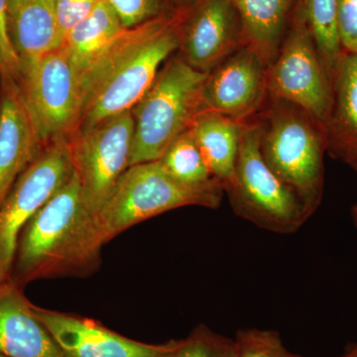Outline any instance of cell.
<instances>
[{"label": "cell", "instance_id": "1", "mask_svg": "<svg viewBox=\"0 0 357 357\" xmlns=\"http://www.w3.org/2000/svg\"><path fill=\"white\" fill-rule=\"evenodd\" d=\"M182 13L124 28L79 76L82 107L76 131L135 107L180 45Z\"/></svg>", "mask_w": 357, "mask_h": 357}, {"label": "cell", "instance_id": "2", "mask_svg": "<svg viewBox=\"0 0 357 357\" xmlns=\"http://www.w3.org/2000/svg\"><path fill=\"white\" fill-rule=\"evenodd\" d=\"M96 218L84 208L76 173L21 231L10 279L21 288L38 280L86 278L102 264Z\"/></svg>", "mask_w": 357, "mask_h": 357}, {"label": "cell", "instance_id": "3", "mask_svg": "<svg viewBox=\"0 0 357 357\" xmlns=\"http://www.w3.org/2000/svg\"><path fill=\"white\" fill-rule=\"evenodd\" d=\"M269 100V107L259 121L263 158L299 196L312 215L323 199L325 129L297 105L284 100Z\"/></svg>", "mask_w": 357, "mask_h": 357}, {"label": "cell", "instance_id": "4", "mask_svg": "<svg viewBox=\"0 0 357 357\" xmlns=\"http://www.w3.org/2000/svg\"><path fill=\"white\" fill-rule=\"evenodd\" d=\"M208 73L194 69L177 53L131 109L134 140L129 167L157 161L178 135L206 109L203 88Z\"/></svg>", "mask_w": 357, "mask_h": 357}, {"label": "cell", "instance_id": "5", "mask_svg": "<svg viewBox=\"0 0 357 357\" xmlns=\"http://www.w3.org/2000/svg\"><path fill=\"white\" fill-rule=\"evenodd\" d=\"M220 183L191 187L178 182L160 160L129 167L96 215L103 243L133 225L185 206L217 210L225 197Z\"/></svg>", "mask_w": 357, "mask_h": 357}, {"label": "cell", "instance_id": "6", "mask_svg": "<svg viewBox=\"0 0 357 357\" xmlns=\"http://www.w3.org/2000/svg\"><path fill=\"white\" fill-rule=\"evenodd\" d=\"M259 121L244 123L234 177L225 190L236 217L277 234H293L312 217L297 194L267 165Z\"/></svg>", "mask_w": 357, "mask_h": 357}, {"label": "cell", "instance_id": "7", "mask_svg": "<svg viewBox=\"0 0 357 357\" xmlns=\"http://www.w3.org/2000/svg\"><path fill=\"white\" fill-rule=\"evenodd\" d=\"M17 83L43 146L75 133L81 114V86L65 46L21 68Z\"/></svg>", "mask_w": 357, "mask_h": 357}, {"label": "cell", "instance_id": "8", "mask_svg": "<svg viewBox=\"0 0 357 357\" xmlns=\"http://www.w3.org/2000/svg\"><path fill=\"white\" fill-rule=\"evenodd\" d=\"M134 140L131 110L103 119L68 138L84 208L96 218L130 164Z\"/></svg>", "mask_w": 357, "mask_h": 357}, {"label": "cell", "instance_id": "9", "mask_svg": "<svg viewBox=\"0 0 357 357\" xmlns=\"http://www.w3.org/2000/svg\"><path fill=\"white\" fill-rule=\"evenodd\" d=\"M268 98L304 109L325 126L333 102L332 81L311 30L293 15L278 54L267 69Z\"/></svg>", "mask_w": 357, "mask_h": 357}, {"label": "cell", "instance_id": "10", "mask_svg": "<svg viewBox=\"0 0 357 357\" xmlns=\"http://www.w3.org/2000/svg\"><path fill=\"white\" fill-rule=\"evenodd\" d=\"M74 174L68 139L52 141L17 178L0 206V283L10 278L26 223Z\"/></svg>", "mask_w": 357, "mask_h": 357}, {"label": "cell", "instance_id": "11", "mask_svg": "<svg viewBox=\"0 0 357 357\" xmlns=\"http://www.w3.org/2000/svg\"><path fill=\"white\" fill-rule=\"evenodd\" d=\"M243 46V26L229 0H199L183 11L178 54L194 69L210 73Z\"/></svg>", "mask_w": 357, "mask_h": 357}, {"label": "cell", "instance_id": "12", "mask_svg": "<svg viewBox=\"0 0 357 357\" xmlns=\"http://www.w3.org/2000/svg\"><path fill=\"white\" fill-rule=\"evenodd\" d=\"M33 311L58 344L64 357H165L178 340L146 344L114 332L95 319L45 309Z\"/></svg>", "mask_w": 357, "mask_h": 357}, {"label": "cell", "instance_id": "13", "mask_svg": "<svg viewBox=\"0 0 357 357\" xmlns=\"http://www.w3.org/2000/svg\"><path fill=\"white\" fill-rule=\"evenodd\" d=\"M267 69L256 52L241 47L208 73L204 107L236 121H248L268 98Z\"/></svg>", "mask_w": 357, "mask_h": 357}, {"label": "cell", "instance_id": "14", "mask_svg": "<svg viewBox=\"0 0 357 357\" xmlns=\"http://www.w3.org/2000/svg\"><path fill=\"white\" fill-rule=\"evenodd\" d=\"M43 147L17 81L0 79V206Z\"/></svg>", "mask_w": 357, "mask_h": 357}, {"label": "cell", "instance_id": "15", "mask_svg": "<svg viewBox=\"0 0 357 357\" xmlns=\"http://www.w3.org/2000/svg\"><path fill=\"white\" fill-rule=\"evenodd\" d=\"M23 290L10 278L0 283V354L64 357Z\"/></svg>", "mask_w": 357, "mask_h": 357}, {"label": "cell", "instance_id": "16", "mask_svg": "<svg viewBox=\"0 0 357 357\" xmlns=\"http://www.w3.org/2000/svg\"><path fill=\"white\" fill-rule=\"evenodd\" d=\"M333 102L325 129L326 150L357 166V54L342 53L332 79Z\"/></svg>", "mask_w": 357, "mask_h": 357}, {"label": "cell", "instance_id": "17", "mask_svg": "<svg viewBox=\"0 0 357 357\" xmlns=\"http://www.w3.org/2000/svg\"><path fill=\"white\" fill-rule=\"evenodd\" d=\"M7 23L20 70L63 45L56 0H7Z\"/></svg>", "mask_w": 357, "mask_h": 357}, {"label": "cell", "instance_id": "18", "mask_svg": "<svg viewBox=\"0 0 357 357\" xmlns=\"http://www.w3.org/2000/svg\"><path fill=\"white\" fill-rule=\"evenodd\" d=\"M243 26L244 46L272 64L292 18L295 0H229Z\"/></svg>", "mask_w": 357, "mask_h": 357}, {"label": "cell", "instance_id": "19", "mask_svg": "<svg viewBox=\"0 0 357 357\" xmlns=\"http://www.w3.org/2000/svg\"><path fill=\"white\" fill-rule=\"evenodd\" d=\"M244 123L245 121L204 109L197 115L190 128L211 174L225 192L234 177Z\"/></svg>", "mask_w": 357, "mask_h": 357}, {"label": "cell", "instance_id": "20", "mask_svg": "<svg viewBox=\"0 0 357 357\" xmlns=\"http://www.w3.org/2000/svg\"><path fill=\"white\" fill-rule=\"evenodd\" d=\"M123 29L121 18L109 2L100 0L93 11L70 30L63 46L79 76Z\"/></svg>", "mask_w": 357, "mask_h": 357}, {"label": "cell", "instance_id": "21", "mask_svg": "<svg viewBox=\"0 0 357 357\" xmlns=\"http://www.w3.org/2000/svg\"><path fill=\"white\" fill-rule=\"evenodd\" d=\"M337 8V0H295L292 13L311 30L331 81L344 53L338 39Z\"/></svg>", "mask_w": 357, "mask_h": 357}, {"label": "cell", "instance_id": "22", "mask_svg": "<svg viewBox=\"0 0 357 357\" xmlns=\"http://www.w3.org/2000/svg\"><path fill=\"white\" fill-rule=\"evenodd\" d=\"M160 162L167 172L182 184L204 187L218 182L211 174L190 129L171 143Z\"/></svg>", "mask_w": 357, "mask_h": 357}, {"label": "cell", "instance_id": "23", "mask_svg": "<svg viewBox=\"0 0 357 357\" xmlns=\"http://www.w3.org/2000/svg\"><path fill=\"white\" fill-rule=\"evenodd\" d=\"M165 357H237L236 342L201 324Z\"/></svg>", "mask_w": 357, "mask_h": 357}, {"label": "cell", "instance_id": "24", "mask_svg": "<svg viewBox=\"0 0 357 357\" xmlns=\"http://www.w3.org/2000/svg\"><path fill=\"white\" fill-rule=\"evenodd\" d=\"M234 340L237 357H303L289 351L280 333L274 330L239 328Z\"/></svg>", "mask_w": 357, "mask_h": 357}, {"label": "cell", "instance_id": "25", "mask_svg": "<svg viewBox=\"0 0 357 357\" xmlns=\"http://www.w3.org/2000/svg\"><path fill=\"white\" fill-rule=\"evenodd\" d=\"M121 18L124 28L176 13L170 0H107Z\"/></svg>", "mask_w": 357, "mask_h": 357}, {"label": "cell", "instance_id": "26", "mask_svg": "<svg viewBox=\"0 0 357 357\" xmlns=\"http://www.w3.org/2000/svg\"><path fill=\"white\" fill-rule=\"evenodd\" d=\"M337 27L342 52L357 54V0H337Z\"/></svg>", "mask_w": 357, "mask_h": 357}, {"label": "cell", "instance_id": "27", "mask_svg": "<svg viewBox=\"0 0 357 357\" xmlns=\"http://www.w3.org/2000/svg\"><path fill=\"white\" fill-rule=\"evenodd\" d=\"M100 0H56V16L62 44L70 30L93 11Z\"/></svg>", "mask_w": 357, "mask_h": 357}, {"label": "cell", "instance_id": "28", "mask_svg": "<svg viewBox=\"0 0 357 357\" xmlns=\"http://www.w3.org/2000/svg\"><path fill=\"white\" fill-rule=\"evenodd\" d=\"M20 76V63L9 37L7 0H0V79H15Z\"/></svg>", "mask_w": 357, "mask_h": 357}, {"label": "cell", "instance_id": "29", "mask_svg": "<svg viewBox=\"0 0 357 357\" xmlns=\"http://www.w3.org/2000/svg\"><path fill=\"white\" fill-rule=\"evenodd\" d=\"M170 1L176 11L183 13V11L191 8L199 0H170Z\"/></svg>", "mask_w": 357, "mask_h": 357}, {"label": "cell", "instance_id": "30", "mask_svg": "<svg viewBox=\"0 0 357 357\" xmlns=\"http://www.w3.org/2000/svg\"><path fill=\"white\" fill-rule=\"evenodd\" d=\"M340 357H357V342L349 344Z\"/></svg>", "mask_w": 357, "mask_h": 357}, {"label": "cell", "instance_id": "31", "mask_svg": "<svg viewBox=\"0 0 357 357\" xmlns=\"http://www.w3.org/2000/svg\"><path fill=\"white\" fill-rule=\"evenodd\" d=\"M351 218L357 227V203L351 208Z\"/></svg>", "mask_w": 357, "mask_h": 357}, {"label": "cell", "instance_id": "32", "mask_svg": "<svg viewBox=\"0 0 357 357\" xmlns=\"http://www.w3.org/2000/svg\"><path fill=\"white\" fill-rule=\"evenodd\" d=\"M0 357H7V356H3V354H0Z\"/></svg>", "mask_w": 357, "mask_h": 357}, {"label": "cell", "instance_id": "33", "mask_svg": "<svg viewBox=\"0 0 357 357\" xmlns=\"http://www.w3.org/2000/svg\"><path fill=\"white\" fill-rule=\"evenodd\" d=\"M354 170H356V173H357V166H356V167H354Z\"/></svg>", "mask_w": 357, "mask_h": 357}]
</instances>
